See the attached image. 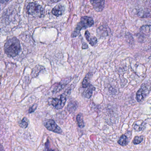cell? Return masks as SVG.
Returning a JSON list of instances; mask_svg holds the SVG:
<instances>
[{
  "label": "cell",
  "mask_w": 151,
  "mask_h": 151,
  "mask_svg": "<svg viewBox=\"0 0 151 151\" xmlns=\"http://www.w3.org/2000/svg\"><path fill=\"white\" fill-rule=\"evenodd\" d=\"M21 48L20 42L16 37H13L9 40L4 46L5 53L10 57L17 56Z\"/></svg>",
  "instance_id": "1"
},
{
  "label": "cell",
  "mask_w": 151,
  "mask_h": 151,
  "mask_svg": "<svg viewBox=\"0 0 151 151\" xmlns=\"http://www.w3.org/2000/svg\"><path fill=\"white\" fill-rule=\"evenodd\" d=\"M94 24L93 19L90 17L84 16L81 17L80 22L78 23L76 28L72 34V37L78 36L82 29H86L93 25Z\"/></svg>",
  "instance_id": "2"
},
{
  "label": "cell",
  "mask_w": 151,
  "mask_h": 151,
  "mask_svg": "<svg viewBox=\"0 0 151 151\" xmlns=\"http://www.w3.org/2000/svg\"><path fill=\"white\" fill-rule=\"evenodd\" d=\"M26 11L28 14L35 17H41L44 14L43 8L39 4L34 2L28 4L26 7Z\"/></svg>",
  "instance_id": "3"
},
{
  "label": "cell",
  "mask_w": 151,
  "mask_h": 151,
  "mask_svg": "<svg viewBox=\"0 0 151 151\" xmlns=\"http://www.w3.org/2000/svg\"><path fill=\"white\" fill-rule=\"evenodd\" d=\"M67 93L64 92L60 96V98L52 99L51 103L56 109H62L65 106L67 101Z\"/></svg>",
  "instance_id": "4"
},
{
  "label": "cell",
  "mask_w": 151,
  "mask_h": 151,
  "mask_svg": "<svg viewBox=\"0 0 151 151\" xmlns=\"http://www.w3.org/2000/svg\"><path fill=\"white\" fill-rule=\"evenodd\" d=\"M150 92L148 86L145 84H143L141 87L139 89L136 94V99L138 102H141L145 99Z\"/></svg>",
  "instance_id": "5"
},
{
  "label": "cell",
  "mask_w": 151,
  "mask_h": 151,
  "mask_svg": "<svg viewBox=\"0 0 151 151\" xmlns=\"http://www.w3.org/2000/svg\"><path fill=\"white\" fill-rule=\"evenodd\" d=\"M44 125L48 130L51 131L53 132L58 134H61L63 132L62 129L56 124L55 122L52 119L47 120L44 123Z\"/></svg>",
  "instance_id": "6"
},
{
  "label": "cell",
  "mask_w": 151,
  "mask_h": 151,
  "mask_svg": "<svg viewBox=\"0 0 151 151\" xmlns=\"http://www.w3.org/2000/svg\"><path fill=\"white\" fill-rule=\"evenodd\" d=\"M105 0H90L93 7L97 12L103 10L105 6Z\"/></svg>",
  "instance_id": "7"
},
{
  "label": "cell",
  "mask_w": 151,
  "mask_h": 151,
  "mask_svg": "<svg viewBox=\"0 0 151 151\" xmlns=\"http://www.w3.org/2000/svg\"><path fill=\"white\" fill-rule=\"evenodd\" d=\"M65 11V7L64 6L60 4L55 6L52 10V13L56 17H59L63 14Z\"/></svg>",
  "instance_id": "8"
},
{
  "label": "cell",
  "mask_w": 151,
  "mask_h": 151,
  "mask_svg": "<svg viewBox=\"0 0 151 151\" xmlns=\"http://www.w3.org/2000/svg\"><path fill=\"white\" fill-rule=\"evenodd\" d=\"M71 80V78L70 77L68 78L63 79V80H62V81L59 83L58 86L54 90V92L56 93L62 90L63 89V88L70 82Z\"/></svg>",
  "instance_id": "9"
},
{
  "label": "cell",
  "mask_w": 151,
  "mask_h": 151,
  "mask_svg": "<svg viewBox=\"0 0 151 151\" xmlns=\"http://www.w3.org/2000/svg\"><path fill=\"white\" fill-rule=\"evenodd\" d=\"M86 38V40H87L89 44L92 46H94V45L97 44V42H98V40H97V39L96 38V37H94V36H91L90 33H89L88 31H86L85 34Z\"/></svg>",
  "instance_id": "10"
},
{
  "label": "cell",
  "mask_w": 151,
  "mask_h": 151,
  "mask_svg": "<svg viewBox=\"0 0 151 151\" xmlns=\"http://www.w3.org/2000/svg\"><path fill=\"white\" fill-rule=\"evenodd\" d=\"M146 123L142 120H139L134 124L133 129L136 131L139 132L143 130L145 128Z\"/></svg>",
  "instance_id": "11"
},
{
  "label": "cell",
  "mask_w": 151,
  "mask_h": 151,
  "mask_svg": "<svg viewBox=\"0 0 151 151\" xmlns=\"http://www.w3.org/2000/svg\"><path fill=\"white\" fill-rule=\"evenodd\" d=\"M86 88L87 89L84 91L83 95L85 98L90 99L91 97L93 92L95 90V88L91 84H90V85Z\"/></svg>",
  "instance_id": "12"
},
{
  "label": "cell",
  "mask_w": 151,
  "mask_h": 151,
  "mask_svg": "<svg viewBox=\"0 0 151 151\" xmlns=\"http://www.w3.org/2000/svg\"><path fill=\"white\" fill-rule=\"evenodd\" d=\"M77 102L71 101L68 104V109L70 113H74L77 108Z\"/></svg>",
  "instance_id": "13"
},
{
  "label": "cell",
  "mask_w": 151,
  "mask_h": 151,
  "mask_svg": "<svg viewBox=\"0 0 151 151\" xmlns=\"http://www.w3.org/2000/svg\"><path fill=\"white\" fill-rule=\"evenodd\" d=\"M118 143L122 146H125L129 143V139L125 135H122L118 140Z\"/></svg>",
  "instance_id": "14"
},
{
  "label": "cell",
  "mask_w": 151,
  "mask_h": 151,
  "mask_svg": "<svg viewBox=\"0 0 151 151\" xmlns=\"http://www.w3.org/2000/svg\"><path fill=\"white\" fill-rule=\"evenodd\" d=\"M76 120L78 127L79 128H83L84 127V122L83 120V116L82 114H78L77 116Z\"/></svg>",
  "instance_id": "15"
},
{
  "label": "cell",
  "mask_w": 151,
  "mask_h": 151,
  "mask_svg": "<svg viewBox=\"0 0 151 151\" xmlns=\"http://www.w3.org/2000/svg\"><path fill=\"white\" fill-rule=\"evenodd\" d=\"M144 137L143 136H137L133 139V143L134 145H139L143 141Z\"/></svg>",
  "instance_id": "16"
},
{
  "label": "cell",
  "mask_w": 151,
  "mask_h": 151,
  "mask_svg": "<svg viewBox=\"0 0 151 151\" xmlns=\"http://www.w3.org/2000/svg\"><path fill=\"white\" fill-rule=\"evenodd\" d=\"M19 125L20 127L22 128H24V129H25L28 127V125H29V123H28V120H27V118L24 117V118L19 123Z\"/></svg>",
  "instance_id": "17"
},
{
  "label": "cell",
  "mask_w": 151,
  "mask_h": 151,
  "mask_svg": "<svg viewBox=\"0 0 151 151\" xmlns=\"http://www.w3.org/2000/svg\"><path fill=\"white\" fill-rule=\"evenodd\" d=\"M90 82H89V77H85L83 80V83H82V87L83 88H86V87H88L90 85Z\"/></svg>",
  "instance_id": "18"
},
{
  "label": "cell",
  "mask_w": 151,
  "mask_h": 151,
  "mask_svg": "<svg viewBox=\"0 0 151 151\" xmlns=\"http://www.w3.org/2000/svg\"><path fill=\"white\" fill-rule=\"evenodd\" d=\"M37 106L38 105L37 104H34L31 107L29 110V113H32L34 112L35 110L37 109Z\"/></svg>",
  "instance_id": "19"
},
{
  "label": "cell",
  "mask_w": 151,
  "mask_h": 151,
  "mask_svg": "<svg viewBox=\"0 0 151 151\" xmlns=\"http://www.w3.org/2000/svg\"><path fill=\"white\" fill-rule=\"evenodd\" d=\"M82 48H83V49H87L88 48V45H87V44L85 43V42L83 43V46H82Z\"/></svg>",
  "instance_id": "20"
},
{
  "label": "cell",
  "mask_w": 151,
  "mask_h": 151,
  "mask_svg": "<svg viewBox=\"0 0 151 151\" xmlns=\"http://www.w3.org/2000/svg\"><path fill=\"white\" fill-rule=\"evenodd\" d=\"M9 1V0H1V3H2V4H4V3H6L7 2Z\"/></svg>",
  "instance_id": "21"
},
{
  "label": "cell",
  "mask_w": 151,
  "mask_h": 151,
  "mask_svg": "<svg viewBox=\"0 0 151 151\" xmlns=\"http://www.w3.org/2000/svg\"><path fill=\"white\" fill-rule=\"evenodd\" d=\"M60 0H50V1L52 2V3H55V2H58V1H60Z\"/></svg>",
  "instance_id": "22"
},
{
  "label": "cell",
  "mask_w": 151,
  "mask_h": 151,
  "mask_svg": "<svg viewBox=\"0 0 151 151\" xmlns=\"http://www.w3.org/2000/svg\"><path fill=\"white\" fill-rule=\"evenodd\" d=\"M1 150H4V149H3V147L1 145V144H0V151Z\"/></svg>",
  "instance_id": "23"
}]
</instances>
